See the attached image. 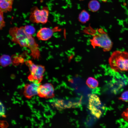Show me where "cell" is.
<instances>
[{"label": "cell", "mask_w": 128, "mask_h": 128, "mask_svg": "<svg viewBox=\"0 0 128 128\" xmlns=\"http://www.w3.org/2000/svg\"><path fill=\"white\" fill-rule=\"evenodd\" d=\"M9 33L14 43L22 47L28 48L31 52L30 55L34 59H38L40 56L38 44L32 35L26 32L24 26L10 27Z\"/></svg>", "instance_id": "obj_1"}, {"label": "cell", "mask_w": 128, "mask_h": 128, "mask_svg": "<svg viewBox=\"0 0 128 128\" xmlns=\"http://www.w3.org/2000/svg\"><path fill=\"white\" fill-rule=\"evenodd\" d=\"M82 32L91 36L89 41L93 48L100 47L104 52L109 51L111 49L113 42L107 33L103 29H95L89 25L83 30Z\"/></svg>", "instance_id": "obj_2"}, {"label": "cell", "mask_w": 128, "mask_h": 128, "mask_svg": "<svg viewBox=\"0 0 128 128\" xmlns=\"http://www.w3.org/2000/svg\"><path fill=\"white\" fill-rule=\"evenodd\" d=\"M108 63L111 69L115 72L128 71V52L114 51L109 58Z\"/></svg>", "instance_id": "obj_3"}, {"label": "cell", "mask_w": 128, "mask_h": 128, "mask_svg": "<svg viewBox=\"0 0 128 128\" xmlns=\"http://www.w3.org/2000/svg\"><path fill=\"white\" fill-rule=\"evenodd\" d=\"M25 64L28 67L30 74L28 78L31 82L39 84L43 79L44 73L45 71L44 66L34 64L31 60H26Z\"/></svg>", "instance_id": "obj_4"}, {"label": "cell", "mask_w": 128, "mask_h": 128, "mask_svg": "<svg viewBox=\"0 0 128 128\" xmlns=\"http://www.w3.org/2000/svg\"><path fill=\"white\" fill-rule=\"evenodd\" d=\"M49 13L47 7H43L39 9L37 7L34 6L31 9L30 20L33 23L45 24L48 22Z\"/></svg>", "instance_id": "obj_5"}, {"label": "cell", "mask_w": 128, "mask_h": 128, "mask_svg": "<svg viewBox=\"0 0 128 128\" xmlns=\"http://www.w3.org/2000/svg\"><path fill=\"white\" fill-rule=\"evenodd\" d=\"M88 108L91 114L97 119H99L102 114V104L100 99L96 95L90 94L88 95Z\"/></svg>", "instance_id": "obj_6"}, {"label": "cell", "mask_w": 128, "mask_h": 128, "mask_svg": "<svg viewBox=\"0 0 128 128\" xmlns=\"http://www.w3.org/2000/svg\"><path fill=\"white\" fill-rule=\"evenodd\" d=\"M61 30L57 27L53 28L43 27L38 31L37 33L36 36L39 40L46 41L52 37L54 32L60 31Z\"/></svg>", "instance_id": "obj_7"}, {"label": "cell", "mask_w": 128, "mask_h": 128, "mask_svg": "<svg viewBox=\"0 0 128 128\" xmlns=\"http://www.w3.org/2000/svg\"><path fill=\"white\" fill-rule=\"evenodd\" d=\"M38 95L46 98H53L55 96L54 89L50 83H46L40 85L38 88Z\"/></svg>", "instance_id": "obj_8"}, {"label": "cell", "mask_w": 128, "mask_h": 128, "mask_svg": "<svg viewBox=\"0 0 128 128\" xmlns=\"http://www.w3.org/2000/svg\"><path fill=\"white\" fill-rule=\"evenodd\" d=\"M41 84L34 82L25 85L24 94L27 98H30L32 96L38 94V90Z\"/></svg>", "instance_id": "obj_9"}, {"label": "cell", "mask_w": 128, "mask_h": 128, "mask_svg": "<svg viewBox=\"0 0 128 128\" xmlns=\"http://www.w3.org/2000/svg\"><path fill=\"white\" fill-rule=\"evenodd\" d=\"M14 0H0V11L4 13L11 11Z\"/></svg>", "instance_id": "obj_10"}, {"label": "cell", "mask_w": 128, "mask_h": 128, "mask_svg": "<svg viewBox=\"0 0 128 128\" xmlns=\"http://www.w3.org/2000/svg\"><path fill=\"white\" fill-rule=\"evenodd\" d=\"M90 15L89 13L85 10H83L79 15L78 19L80 22L85 23L89 19Z\"/></svg>", "instance_id": "obj_11"}, {"label": "cell", "mask_w": 128, "mask_h": 128, "mask_svg": "<svg viewBox=\"0 0 128 128\" xmlns=\"http://www.w3.org/2000/svg\"><path fill=\"white\" fill-rule=\"evenodd\" d=\"M86 83L90 88L94 89L98 86L99 82L97 79L92 77H89L87 79Z\"/></svg>", "instance_id": "obj_12"}, {"label": "cell", "mask_w": 128, "mask_h": 128, "mask_svg": "<svg viewBox=\"0 0 128 128\" xmlns=\"http://www.w3.org/2000/svg\"><path fill=\"white\" fill-rule=\"evenodd\" d=\"M100 5L99 2L96 0H92L88 4L89 9L91 11L94 12L98 11L100 8Z\"/></svg>", "instance_id": "obj_13"}, {"label": "cell", "mask_w": 128, "mask_h": 128, "mask_svg": "<svg viewBox=\"0 0 128 128\" xmlns=\"http://www.w3.org/2000/svg\"><path fill=\"white\" fill-rule=\"evenodd\" d=\"M11 63V60L10 56L8 55H3L0 58V65L3 67H6Z\"/></svg>", "instance_id": "obj_14"}, {"label": "cell", "mask_w": 128, "mask_h": 128, "mask_svg": "<svg viewBox=\"0 0 128 128\" xmlns=\"http://www.w3.org/2000/svg\"><path fill=\"white\" fill-rule=\"evenodd\" d=\"M24 27L25 30L28 34L32 35L35 32V29L33 26L30 25H26Z\"/></svg>", "instance_id": "obj_15"}, {"label": "cell", "mask_w": 128, "mask_h": 128, "mask_svg": "<svg viewBox=\"0 0 128 128\" xmlns=\"http://www.w3.org/2000/svg\"><path fill=\"white\" fill-rule=\"evenodd\" d=\"M4 13L0 11V29L2 30L5 26V22L4 20Z\"/></svg>", "instance_id": "obj_16"}, {"label": "cell", "mask_w": 128, "mask_h": 128, "mask_svg": "<svg viewBox=\"0 0 128 128\" xmlns=\"http://www.w3.org/2000/svg\"><path fill=\"white\" fill-rule=\"evenodd\" d=\"M119 100L126 102H128V90L123 92L119 98Z\"/></svg>", "instance_id": "obj_17"}, {"label": "cell", "mask_w": 128, "mask_h": 128, "mask_svg": "<svg viewBox=\"0 0 128 128\" xmlns=\"http://www.w3.org/2000/svg\"><path fill=\"white\" fill-rule=\"evenodd\" d=\"M121 116L124 120L128 121V108L123 112Z\"/></svg>", "instance_id": "obj_18"}, {"label": "cell", "mask_w": 128, "mask_h": 128, "mask_svg": "<svg viewBox=\"0 0 128 128\" xmlns=\"http://www.w3.org/2000/svg\"><path fill=\"white\" fill-rule=\"evenodd\" d=\"M0 104V108H0V110H2V111H0V115L1 116V115L2 116V115H3L5 114V108L4 107V106L2 105V104Z\"/></svg>", "instance_id": "obj_19"}, {"label": "cell", "mask_w": 128, "mask_h": 128, "mask_svg": "<svg viewBox=\"0 0 128 128\" xmlns=\"http://www.w3.org/2000/svg\"><path fill=\"white\" fill-rule=\"evenodd\" d=\"M31 124L32 125H33V123L32 122H31Z\"/></svg>", "instance_id": "obj_20"}, {"label": "cell", "mask_w": 128, "mask_h": 128, "mask_svg": "<svg viewBox=\"0 0 128 128\" xmlns=\"http://www.w3.org/2000/svg\"><path fill=\"white\" fill-rule=\"evenodd\" d=\"M34 113H37V111L35 110L34 111Z\"/></svg>", "instance_id": "obj_21"}, {"label": "cell", "mask_w": 128, "mask_h": 128, "mask_svg": "<svg viewBox=\"0 0 128 128\" xmlns=\"http://www.w3.org/2000/svg\"><path fill=\"white\" fill-rule=\"evenodd\" d=\"M16 98H17L18 99H19V98L18 97L16 96Z\"/></svg>", "instance_id": "obj_22"}, {"label": "cell", "mask_w": 128, "mask_h": 128, "mask_svg": "<svg viewBox=\"0 0 128 128\" xmlns=\"http://www.w3.org/2000/svg\"><path fill=\"white\" fill-rule=\"evenodd\" d=\"M38 125L37 124H35V125L36 126H37Z\"/></svg>", "instance_id": "obj_23"}, {"label": "cell", "mask_w": 128, "mask_h": 128, "mask_svg": "<svg viewBox=\"0 0 128 128\" xmlns=\"http://www.w3.org/2000/svg\"><path fill=\"white\" fill-rule=\"evenodd\" d=\"M7 94L8 95H9V93H7Z\"/></svg>", "instance_id": "obj_24"}, {"label": "cell", "mask_w": 128, "mask_h": 128, "mask_svg": "<svg viewBox=\"0 0 128 128\" xmlns=\"http://www.w3.org/2000/svg\"><path fill=\"white\" fill-rule=\"evenodd\" d=\"M22 103H24V101H22Z\"/></svg>", "instance_id": "obj_25"}, {"label": "cell", "mask_w": 128, "mask_h": 128, "mask_svg": "<svg viewBox=\"0 0 128 128\" xmlns=\"http://www.w3.org/2000/svg\"><path fill=\"white\" fill-rule=\"evenodd\" d=\"M27 127H28V126H26V127H25V128H27Z\"/></svg>", "instance_id": "obj_26"}, {"label": "cell", "mask_w": 128, "mask_h": 128, "mask_svg": "<svg viewBox=\"0 0 128 128\" xmlns=\"http://www.w3.org/2000/svg\"><path fill=\"white\" fill-rule=\"evenodd\" d=\"M40 111H38V112L39 113H40Z\"/></svg>", "instance_id": "obj_27"}, {"label": "cell", "mask_w": 128, "mask_h": 128, "mask_svg": "<svg viewBox=\"0 0 128 128\" xmlns=\"http://www.w3.org/2000/svg\"><path fill=\"white\" fill-rule=\"evenodd\" d=\"M13 97V99H14V96Z\"/></svg>", "instance_id": "obj_28"}, {"label": "cell", "mask_w": 128, "mask_h": 128, "mask_svg": "<svg viewBox=\"0 0 128 128\" xmlns=\"http://www.w3.org/2000/svg\"><path fill=\"white\" fill-rule=\"evenodd\" d=\"M33 110H35V109H33Z\"/></svg>", "instance_id": "obj_29"}, {"label": "cell", "mask_w": 128, "mask_h": 128, "mask_svg": "<svg viewBox=\"0 0 128 128\" xmlns=\"http://www.w3.org/2000/svg\"><path fill=\"white\" fill-rule=\"evenodd\" d=\"M31 127L33 128V126H32Z\"/></svg>", "instance_id": "obj_30"}, {"label": "cell", "mask_w": 128, "mask_h": 128, "mask_svg": "<svg viewBox=\"0 0 128 128\" xmlns=\"http://www.w3.org/2000/svg\"><path fill=\"white\" fill-rule=\"evenodd\" d=\"M102 0L103 1H105V0Z\"/></svg>", "instance_id": "obj_31"}, {"label": "cell", "mask_w": 128, "mask_h": 128, "mask_svg": "<svg viewBox=\"0 0 128 128\" xmlns=\"http://www.w3.org/2000/svg\"><path fill=\"white\" fill-rule=\"evenodd\" d=\"M3 86H4V84H3Z\"/></svg>", "instance_id": "obj_32"}, {"label": "cell", "mask_w": 128, "mask_h": 128, "mask_svg": "<svg viewBox=\"0 0 128 128\" xmlns=\"http://www.w3.org/2000/svg\"><path fill=\"white\" fill-rule=\"evenodd\" d=\"M81 0H81L82 1V0Z\"/></svg>", "instance_id": "obj_33"}, {"label": "cell", "mask_w": 128, "mask_h": 128, "mask_svg": "<svg viewBox=\"0 0 128 128\" xmlns=\"http://www.w3.org/2000/svg\"><path fill=\"white\" fill-rule=\"evenodd\" d=\"M18 96H19V95H18Z\"/></svg>", "instance_id": "obj_34"}]
</instances>
